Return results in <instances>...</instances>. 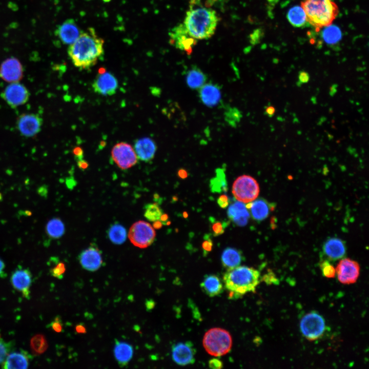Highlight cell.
Returning a JSON list of instances; mask_svg holds the SVG:
<instances>
[{
	"label": "cell",
	"instance_id": "1",
	"mask_svg": "<svg viewBox=\"0 0 369 369\" xmlns=\"http://www.w3.org/2000/svg\"><path fill=\"white\" fill-rule=\"evenodd\" d=\"M104 39L95 29L88 28L68 48V53L73 65L80 69H90L104 54Z\"/></svg>",
	"mask_w": 369,
	"mask_h": 369
},
{
	"label": "cell",
	"instance_id": "2",
	"mask_svg": "<svg viewBox=\"0 0 369 369\" xmlns=\"http://www.w3.org/2000/svg\"><path fill=\"white\" fill-rule=\"evenodd\" d=\"M259 272L251 267L237 266L228 269L223 281L230 298H238L249 292H254L259 283Z\"/></svg>",
	"mask_w": 369,
	"mask_h": 369
},
{
	"label": "cell",
	"instance_id": "3",
	"mask_svg": "<svg viewBox=\"0 0 369 369\" xmlns=\"http://www.w3.org/2000/svg\"><path fill=\"white\" fill-rule=\"evenodd\" d=\"M218 17L209 8H191L186 14L183 25L189 35L195 39H206L214 33Z\"/></svg>",
	"mask_w": 369,
	"mask_h": 369
},
{
	"label": "cell",
	"instance_id": "4",
	"mask_svg": "<svg viewBox=\"0 0 369 369\" xmlns=\"http://www.w3.org/2000/svg\"><path fill=\"white\" fill-rule=\"evenodd\" d=\"M308 22L316 31L331 25L338 13V8L331 0H305L301 4Z\"/></svg>",
	"mask_w": 369,
	"mask_h": 369
},
{
	"label": "cell",
	"instance_id": "5",
	"mask_svg": "<svg viewBox=\"0 0 369 369\" xmlns=\"http://www.w3.org/2000/svg\"><path fill=\"white\" fill-rule=\"evenodd\" d=\"M203 345L209 354L220 356L230 352L232 345V339L230 333L224 329L213 328L205 334Z\"/></svg>",
	"mask_w": 369,
	"mask_h": 369
},
{
	"label": "cell",
	"instance_id": "6",
	"mask_svg": "<svg viewBox=\"0 0 369 369\" xmlns=\"http://www.w3.org/2000/svg\"><path fill=\"white\" fill-rule=\"evenodd\" d=\"M259 186L257 181L249 175L238 177L232 186V193L236 200L243 203H249L255 200L259 193Z\"/></svg>",
	"mask_w": 369,
	"mask_h": 369
},
{
	"label": "cell",
	"instance_id": "7",
	"mask_svg": "<svg viewBox=\"0 0 369 369\" xmlns=\"http://www.w3.org/2000/svg\"><path fill=\"white\" fill-rule=\"evenodd\" d=\"M326 329L324 318L316 311L305 314L300 322V329L303 336L309 341H315L323 335Z\"/></svg>",
	"mask_w": 369,
	"mask_h": 369
},
{
	"label": "cell",
	"instance_id": "8",
	"mask_svg": "<svg viewBox=\"0 0 369 369\" xmlns=\"http://www.w3.org/2000/svg\"><path fill=\"white\" fill-rule=\"evenodd\" d=\"M156 233L148 222L140 220L134 223L128 232V238L135 246L146 248L153 243Z\"/></svg>",
	"mask_w": 369,
	"mask_h": 369
},
{
	"label": "cell",
	"instance_id": "9",
	"mask_svg": "<svg viewBox=\"0 0 369 369\" xmlns=\"http://www.w3.org/2000/svg\"><path fill=\"white\" fill-rule=\"evenodd\" d=\"M112 158L116 165L122 170H126L134 166L137 157L131 145L125 142L116 144L111 151Z\"/></svg>",
	"mask_w": 369,
	"mask_h": 369
},
{
	"label": "cell",
	"instance_id": "10",
	"mask_svg": "<svg viewBox=\"0 0 369 369\" xmlns=\"http://www.w3.org/2000/svg\"><path fill=\"white\" fill-rule=\"evenodd\" d=\"M338 281L343 284L355 283L360 275L359 263L350 258L341 259L335 268Z\"/></svg>",
	"mask_w": 369,
	"mask_h": 369
},
{
	"label": "cell",
	"instance_id": "11",
	"mask_svg": "<svg viewBox=\"0 0 369 369\" xmlns=\"http://www.w3.org/2000/svg\"><path fill=\"white\" fill-rule=\"evenodd\" d=\"M1 96L12 108L25 104L29 99V93L26 87L19 82L11 83L8 85Z\"/></svg>",
	"mask_w": 369,
	"mask_h": 369
},
{
	"label": "cell",
	"instance_id": "12",
	"mask_svg": "<svg viewBox=\"0 0 369 369\" xmlns=\"http://www.w3.org/2000/svg\"><path fill=\"white\" fill-rule=\"evenodd\" d=\"M43 119L37 114L26 113L20 115L16 120V128L20 133L27 137L35 136L40 131Z\"/></svg>",
	"mask_w": 369,
	"mask_h": 369
},
{
	"label": "cell",
	"instance_id": "13",
	"mask_svg": "<svg viewBox=\"0 0 369 369\" xmlns=\"http://www.w3.org/2000/svg\"><path fill=\"white\" fill-rule=\"evenodd\" d=\"M170 41L175 47L191 53L193 47L196 44V39L192 37L183 24L176 26L169 32Z\"/></svg>",
	"mask_w": 369,
	"mask_h": 369
},
{
	"label": "cell",
	"instance_id": "14",
	"mask_svg": "<svg viewBox=\"0 0 369 369\" xmlns=\"http://www.w3.org/2000/svg\"><path fill=\"white\" fill-rule=\"evenodd\" d=\"M92 88L95 92L102 95H112L118 87L116 78L109 72H101L94 80Z\"/></svg>",
	"mask_w": 369,
	"mask_h": 369
},
{
	"label": "cell",
	"instance_id": "15",
	"mask_svg": "<svg viewBox=\"0 0 369 369\" xmlns=\"http://www.w3.org/2000/svg\"><path fill=\"white\" fill-rule=\"evenodd\" d=\"M78 258L81 266L90 272L98 270L103 263L101 252L95 244L83 250Z\"/></svg>",
	"mask_w": 369,
	"mask_h": 369
},
{
	"label": "cell",
	"instance_id": "16",
	"mask_svg": "<svg viewBox=\"0 0 369 369\" xmlns=\"http://www.w3.org/2000/svg\"><path fill=\"white\" fill-rule=\"evenodd\" d=\"M23 77V68L19 60L15 57L5 59L0 66V77L6 81L19 82Z\"/></svg>",
	"mask_w": 369,
	"mask_h": 369
},
{
	"label": "cell",
	"instance_id": "17",
	"mask_svg": "<svg viewBox=\"0 0 369 369\" xmlns=\"http://www.w3.org/2000/svg\"><path fill=\"white\" fill-rule=\"evenodd\" d=\"M81 31L75 20L69 18L59 25L55 31V35L66 45L73 44L79 37Z\"/></svg>",
	"mask_w": 369,
	"mask_h": 369
},
{
	"label": "cell",
	"instance_id": "18",
	"mask_svg": "<svg viewBox=\"0 0 369 369\" xmlns=\"http://www.w3.org/2000/svg\"><path fill=\"white\" fill-rule=\"evenodd\" d=\"M172 352L173 361L178 365H187L195 362L196 351L190 341L176 344Z\"/></svg>",
	"mask_w": 369,
	"mask_h": 369
},
{
	"label": "cell",
	"instance_id": "19",
	"mask_svg": "<svg viewBox=\"0 0 369 369\" xmlns=\"http://www.w3.org/2000/svg\"><path fill=\"white\" fill-rule=\"evenodd\" d=\"M346 251L345 242L336 237L327 239L323 245V253L329 260L336 261L343 258Z\"/></svg>",
	"mask_w": 369,
	"mask_h": 369
},
{
	"label": "cell",
	"instance_id": "20",
	"mask_svg": "<svg viewBox=\"0 0 369 369\" xmlns=\"http://www.w3.org/2000/svg\"><path fill=\"white\" fill-rule=\"evenodd\" d=\"M250 216L255 221L259 222L265 219L270 213L274 209V204L269 202L264 198H260L254 202L247 203Z\"/></svg>",
	"mask_w": 369,
	"mask_h": 369
},
{
	"label": "cell",
	"instance_id": "21",
	"mask_svg": "<svg viewBox=\"0 0 369 369\" xmlns=\"http://www.w3.org/2000/svg\"><path fill=\"white\" fill-rule=\"evenodd\" d=\"M11 281L14 289L21 292L26 298H28L29 288L32 282V275L27 269L15 270L12 274Z\"/></svg>",
	"mask_w": 369,
	"mask_h": 369
},
{
	"label": "cell",
	"instance_id": "22",
	"mask_svg": "<svg viewBox=\"0 0 369 369\" xmlns=\"http://www.w3.org/2000/svg\"><path fill=\"white\" fill-rule=\"evenodd\" d=\"M199 97L203 104L210 107L216 106L221 101V92L218 86L207 83L199 88Z\"/></svg>",
	"mask_w": 369,
	"mask_h": 369
},
{
	"label": "cell",
	"instance_id": "23",
	"mask_svg": "<svg viewBox=\"0 0 369 369\" xmlns=\"http://www.w3.org/2000/svg\"><path fill=\"white\" fill-rule=\"evenodd\" d=\"M227 214L230 220L238 226L245 225L250 217L249 210L243 202L236 201L228 208Z\"/></svg>",
	"mask_w": 369,
	"mask_h": 369
},
{
	"label": "cell",
	"instance_id": "24",
	"mask_svg": "<svg viewBox=\"0 0 369 369\" xmlns=\"http://www.w3.org/2000/svg\"><path fill=\"white\" fill-rule=\"evenodd\" d=\"M134 150L138 159L147 162L154 157L156 146L152 139L143 137L136 141Z\"/></svg>",
	"mask_w": 369,
	"mask_h": 369
},
{
	"label": "cell",
	"instance_id": "25",
	"mask_svg": "<svg viewBox=\"0 0 369 369\" xmlns=\"http://www.w3.org/2000/svg\"><path fill=\"white\" fill-rule=\"evenodd\" d=\"M114 354L119 365L124 367L131 360L133 355V348L127 342L116 340L114 348Z\"/></svg>",
	"mask_w": 369,
	"mask_h": 369
},
{
	"label": "cell",
	"instance_id": "26",
	"mask_svg": "<svg viewBox=\"0 0 369 369\" xmlns=\"http://www.w3.org/2000/svg\"><path fill=\"white\" fill-rule=\"evenodd\" d=\"M200 286L205 293L210 297H214L223 291V285L218 277L209 275L204 277Z\"/></svg>",
	"mask_w": 369,
	"mask_h": 369
},
{
	"label": "cell",
	"instance_id": "27",
	"mask_svg": "<svg viewBox=\"0 0 369 369\" xmlns=\"http://www.w3.org/2000/svg\"><path fill=\"white\" fill-rule=\"evenodd\" d=\"M243 259L240 251L233 248H227L221 254V262L228 269L239 266Z\"/></svg>",
	"mask_w": 369,
	"mask_h": 369
},
{
	"label": "cell",
	"instance_id": "28",
	"mask_svg": "<svg viewBox=\"0 0 369 369\" xmlns=\"http://www.w3.org/2000/svg\"><path fill=\"white\" fill-rule=\"evenodd\" d=\"M28 365L27 356L25 353L19 352L10 354L3 362V367L6 369L27 368Z\"/></svg>",
	"mask_w": 369,
	"mask_h": 369
},
{
	"label": "cell",
	"instance_id": "29",
	"mask_svg": "<svg viewBox=\"0 0 369 369\" xmlns=\"http://www.w3.org/2000/svg\"><path fill=\"white\" fill-rule=\"evenodd\" d=\"M186 78L188 86L192 89H199L205 84L207 80L206 75L195 67L188 71Z\"/></svg>",
	"mask_w": 369,
	"mask_h": 369
},
{
	"label": "cell",
	"instance_id": "30",
	"mask_svg": "<svg viewBox=\"0 0 369 369\" xmlns=\"http://www.w3.org/2000/svg\"><path fill=\"white\" fill-rule=\"evenodd\" d=\"M321 31V38L325 43L329 45H336L341 39L342 33L340 29L337 26L330 25L323 28Z\"/></svg>",
	"mask_w": 369,
	"mask_h": 369
},
{
	"label": "cell",
	"instance_id": "31",
	"mask_svg": "<svg viewBox=\"0 0 369 369\" xmlns=\"http://www.w3.org/2000/svg\"><path fill=\"white\" fill-rule=\"evenodd\" d=\"M287 18L291 25L296 27H304L308 23L305 13L301 6L292 7L288 12Z\"/></svg>",
	"mask_w": 369,
	"mask_h": 369
},
{
	"label": "cell",
	"instance_id": "32",
	"mask_svg": "<svg viewBox=\"0 0 369 369\" xmlns=\"http://www.w3.org/2000/svg\"><path fill=\"white\" fill-rule=\"evenodd\" d=\"M107 235L110 241L116 244H122L127 238L126 229L118 223H114L110 227Z\"/></svg>",
	"mask_w": 369,
	"mask_h": 369
},
{
	"label": "cell",
	"instance_id": "33",
	"mask_svg": "<svg viewBox=\"0 0 369 369\" xmlns=\"http://www.w3.org/2000/svg\"><path fill=\"white\" fill-rule=\"evenodd\" d=\"M46 232L50 238H59L65 233V225L60 219L52 218L47 222L46 226Z\"/></svg>",
	"mask_w": 369,
	"mask_h": 369
},
{
	"label": "cell",
	"instance_id": "34",
	"mask_svg": "<svg viewBox=\"0 0 369 369\" xmlns=\"http://www.w3.org/2000/svg\"><path fill=\"white\" fill-rule=\"evenodd\" d=\"M210 187L213 193H221L227 191L225 174L222 169H216V176L210 180Z\"/></svg>",
	"mask_w": 369,
	"mask_h": 369
},
{
	"label": "cell",
	"instance_id": "35",
	"mask_svg": "<svg viewBox=\"0 0 369 369\" xmlns=\"http://www.w3.org/2000/svg\"><path fill=\"white\" fill-rule=\"evenodd\" d=\"M30 347L32 353L35 355L45 352L48 348V343L45 336L42 334L33 336L30 341Z\"/></svg>",
	"mask_w": 369,
	"mask_h": 369
},
{
	"label": "cell",
	"instance_id": "36",
	"mask_svg": "<svg viewBox=\"0 0 369 369\" xmlns=\"http://www.w3.org/2000/svg\"><path fill=\"white\" fill-rule=\"evenodd\" d=\"M163 213L162 210L157 203H149L145 206L144 216L150 221L159 220Z\"/></svg>",
	"mask_w": 369,
	"mask_h": 369
},
{
	"label": "cell",
	"instance_id": "37",
	"mask_svg": "<svg viewBox=\"0 0 369 369\" xmlns=\"http://www.w3.org/2000/svg\"><path fill=\"white\" fill-rule=\"evenodd\" d=\"M209 221L210 231L214 236L222 234L229 224L228 221L218 220L213 217L209 218Z\"/></svg>",
	"mask_w": 369,
	"mask_h": 369
},
{
	"label": "cell",
	"instance_id": "38",
	"mask_svg": "<svg viewBox=\"0 0 369 369\" xmlns=\"http://www.w3.org/2000/svg\"><path fill=\"white\" fill-rule=\"evenodd\" d=\"M225 121L231 126L235 127L239 122L242 115L236 108H230L224 113Z\"/></svg>",
	"mask_w": 369,
	"mask_h": 369
},
{
	"label": "cell",
	"instance_id": "39",
	"mask_svg": "<svg viewBox=\"0 0 369 369\" xmlns=\"http://www.w3.org/2000/svg\"><path fill=\"white\" fill-rule=\"evenodd\" d=\"M52 259L54 263L53 266L50 269V273L53 277L61 279L66 271L65 265L57 258L53 257Z\"/></svg>",
	"mask_w": 369,
	"mask_h": 369
},
{
	"label": "cell",
	"instance_id": "40",
	"mask_svg": "<svg viewBox=\"0 0 369 369\" xmlns=\"http://www.w3.org/2000/svg\"><path fill=\"white\" fill-rule=\"evenodd\" d=\"M320 268L322 275L329 278L335 277L336 275L335 268L327 260H324L320 263Z\"/></svg>",
	"mask_w": 369,
	"mask_h": 369
},
{
	"label": "cell",
	"instance_id": "41",
	"mask_svg": "<svg viewBox=\"0 0 369 369\" xmlns=\"http://www.w3.org/2000/svg\"><path fill=\"white\" fill-rule=\"evenodd\" d=\"M213 245V243L210 234H205L202 243V249L204 255L208 254L212 250Z\"/></svg>",
	"mask_w": 369,
	"mask_h": 369
},
{
	"label": "cell",
	"instance_id": "42",
	"mask_svg": "<svg viewBox=\"0 0 369 369\" xmlns=\"http://www.w3.org/2000/svg\"><path fill=\"white\" fill-rule=\"evenodd\" d=\"M10 349V344L0 338V364L4 361Z\"/></svg>",
	"mask_w": 369,
	"mask_h": 369
},
{
	"label": "cell",
	"instance_id": "43",
	"mask_svg": "<svg viewBox=\"0 0 369 369\" xmlns=\"http://www.w3.org/2000/svg\"><path fill=\"white\" fill-rule=\"evenodd\" d=\"M52 329L57 333H60L63 329V325L60 318L57 316L50 323Z\"/></svg>",
	"mask_w": 369,
	"mask_h": 369
},
{
	"label": "cell",
	"instance_id": "44",
	"mask_svg": "<svg viewBox=\"0 0 369 369\" xmlns=\"http://www.w3.org/2000/svg\"><path fill=\"white\" fill-rule=\"evenodd\" d=\"M217 202L220 208L225 209L229 205L230 199L227 195L222 194L218 197Z\"/></svg>",
	"mask_w": 369,
	"mask_h": 369
},
{
	"label": "cell",
	"instance_id": "45",
	"mask_svg": "<svg viewBox=\"0 0 369 369\" xmlns=\"http://www.w3.org/2000/svg\"><path fill=\"white\" fill-rule=\"evenodd\" d=\"M209 366L211 368L220 369L223 367V363L220 360L213 358L209 360Z\"/></svg>",
	"mask_w": 369,
	"mask_h": 369
},
{
	"label": "cell",
	"instance_id": "46",
	"mask_svg": "<svg viewBox=\"0 0 369 369\" xmlns=\"http://www.w3.org/2000/svg\"><path fill=\"white\" fill-rule=\"evenodd\" d=\"M310 80L309 74L304 71H301L298 74V82L300 84L307 83Z\"/></svg>",
	"mask_w": 369,
	"mask_h": 369
},
{
	"label": "cell",
	"instance_id": "47",
	"mask_svg": "<svg viewBox=\"0 0 369 369\" xmlns=\"http://www.w3.org/2000/svg\"><path fill=\"white\" fill-rule=\"evenodd\" d=\"M265 114L270 117H272L275 113V109L272 106H268L265 110Z\"/></svg>",
	"mask_w": 369,
	"mask_h": 369
},
{
	"label": "cell",
	"instance_id": "48",
	"mask_svg": "<svg viewBox=\"0 0 369 369\" xmlns=\"http://www.w3.org/2000/svg\"><path fill=\"white\" fill-rule=\"evenodd\" d=\"M77 165L82 170L87 169L89 166L88 163L82 158L78 159Z\"/></svg>",
	"mask_w": 369,
	"mask_h": 369
},
{
	"label": "cell",
	"instance_id": "49",
	"mask_svg": "<svg viewBox=\"0 0 369 369\" xmlns=\"http://www.w3.org/2000/svg\"><path fill=\"white\" fill-rule=\"evenodd\" d=\"M73 153L77 158V160L81 159L83 157V151L80 148H76L73 150Z\"/></svg>",
	"mask_w": 369,
	"mask_h": 369
},
{
	"label": "cell",
	"instance_id": "50",
	"mask_svg": "<svg viewBox=\"0 0 369 369\" xmlns=\"http://www.w3.org/2000/svg\"><path fill=\"white\" fill-rule=\"evenodd\" d=\"M75 330L77 333L80 334H84L86 333V329L83 324H78L76 325Z\"/></svg>",
	"mask_w": 369,
	"mask_h": 369
},
{
	"label": "cell",
	"instance_id": "51",
	"mask_svg": "<svg viewBox=\"0 0 369 369\" xmlns=\"http://www.w3.org/2000/svg\"><path fill=\"white\" fill-rule=\"evenodd\" d=\"M168 216L166 214L163 213L159 220L162 224L166 225L168 224Z\"/></svg>",
	"mask_w": 369,
	"mask_h": 369
},
{
	"label": "cell",
	"instance_id": "52",
	"mask_svg": "<svg viewBox=\"0 0 369 369\" xmlns=\"http://www.w3.org/2000/svg\"><path fill=\"white\" fill-rule=\"evenodd\" d=\"M337 85L333 84L330 87L329 93L331 96H333L336 93L337 91Z\"/></svg>",
	"mask_w": 369,
	"mask_h": 369
},
{
	"label": "cell",
	"instance_id": "53",
	"mask_svg": "<svg viewBox=\"0 0 369 369\" xmlns=\"http://www.w3.org/2000/svg\"><path fill=\"white\" fill-rule=\"evenodd\" d=\"M155 303L152 300H148L146 301V306L147 310H151L154 306Z\"/></svg>",
	"mask_w": 369,
	"mask_h": 369
},
{
	"label": "cell",
	"instance_id": "54",
	"mask_svg": "<svg viewBox=\"0 0 369 369\" xmlns=\"http://www.w3.org/2000/svg\"><path fill=\"white\" fill-rule=\"evenodd\" d=\"M5 265L4 261L0 258V277H3L5 275L4 269Z\"/></svg>",
	"mask_w": 369,
	"mask_h": 369
},
{
	"label": "cell",
	"instance_id": "55",
	"mask_svg": "<svg viewBox=\"0 0 369 369\" xmlns=\"http://www.w3.org/2000/svg\"><path fill=\"white\" fill-rule=\"evenodd\" d=\"M178 175L182 178H184L188 176L187 172L183 169H180L178 171Z\"/></svg>",
	"mask_w": 369,
	"mask_h": 369
},
{
	"label": "cell",
	"instance_id": "56",
	"mask_svg": "<svg viewBox=\"0 0 369 369\" xmlns=\"http://www.w3.org/2000/svg\"><path fill=\"white\" fill-rule=\"evenodd\" d=\"M162 224V223L159 220H157L154 222L153 227L156 229H159Z\"/></svg>",
	"mask_w": 369,
	"mask_h": 369
},
{
	"label": "cell",
	"instance_id": "57",
	"mask_svg": "<svg viewBox=\"0 0 369 369\" xmlns=\"http://www.w3.org/2000/svg\"><path fill=\"white\" fill-rule=\"evenodd\" d=\"M217 1H218V0H208V2L209 4H212L214 2H215Z\"/></svg>",
	"mask_w": 369,
	"mask_h": 369
},
{
	"label": "cell",
	"instance_id": "58",
	"mask_svg": "<svg viewBox=\"0 0 369 369\" xmlns=\"http://www.w3.org/2000/svg\"><path fill=\"white\" fill-rule=\"evenodd\" d=\"M3 199V196L2 194L0 193V201H2Z\"/></svg>",
	"mask_w": 369,
	"mask_h": 369
},
{
	"label": "cell",
	"instance_id": "59",
	"mask_svg": "<svg viewBox=\"0 0 369 369\" xmlns=\"http://www.w3.org/2000/svg\"><path fill=\"white\" fill-rule=\"evenodd\" d=\"M104 2L108 3L111 0H102Z\"/></svg>",
	"mask_w": 369,
	"mask_h": 369
},
{
	"label": "cell",
	"instance_id": "60",
	"mask_svg": "<svg viewBox=\"0 0 369 369\" xmlns=\"http://www.w3.org/2000/svg\"><path fill=\"white\" fill-rule=\"evenodd\" d=\"M0 338H1V334H0Z\"/></svg>",
	"mask_w": 369,
	"mask_h": 369
}]
</instances>
